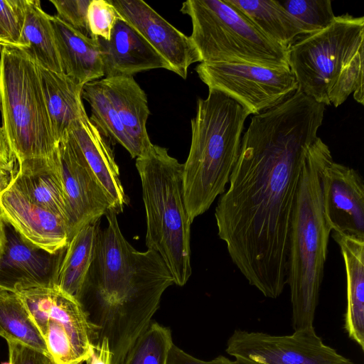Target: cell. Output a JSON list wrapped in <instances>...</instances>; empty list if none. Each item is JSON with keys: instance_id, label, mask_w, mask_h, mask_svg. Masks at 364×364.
<instances>
[{"instance_id": "5bb4252c", "label": "cell", "mask_w": 364, "mask_h": 364, "mask_svg": "<svg viewBox=\"0 0 364 364\" xmlns=\"http://www.w3.org/2000/svg\"><path fill=\"white\" fill-rule=\"evenodd\" d=\"M321 178L323 215L331 231L364 238V182L360 173L332 159Z\"/></svg>"}, {"instance_id": "f1b7e54d", "label": "cell", "mask_w": 364, "mask_h": 364, "mask_svg": "<svg viewBox=\"0 0 364 364\" xmlns=\"http://www.w3.org/2000/svg\"><path fill=\"white\" fill-rule=\"evenodd\" d=\"M173 344L170 328L151 322L132 344L120 364H168Z\"/></svg>"}, {"instance_id": "d590c367", "label": "cell", "mask_w": 364, "mask_h": 364, "mask_svg": "<svg viewBox=\"0 0 364 364\" xmlns=\"http://www.w3.org/2000/svg\"><path fill=\"white\" fill-rule=\"evenodd\" d=\"M84 364H112V355L106 339L94 345L90 358Z\"/></svg>"}, {"instance_id": "4fadbf2b", "label": "cell", "mask_w": 364, "mask_h": 364, "mask_svg": "<svg viewBox=\"0 0 364 364\" xmlns=\"http://www.w3.org/2000/svg\"><path fill=\"white\" fill-rule=\"evenodd\" d=\"M119 16L135 28L168 62L171 71L186 79L188 68L201 63L191 40L142 0H109Z\"/></svg>"}, {"instance_id": "7a4b0ae2", "label": "cell", "mask_w": 364, "mask_h": 364, "mask_svg": "<svg viewBox=\"0 0 364 364\" xmlns=\"http://www.w3.org/2000/svg\"><path fill=\"white\" fill-rule=\"evenodd\" d=\"M117 215L109 210L107 226L100 227L94 273H90L80 301L97 342L107 341L112 364H120L152 322L165 290L175 284L156 252L138 251L126 240Z\"/></svg>"}, {"instance_id": "9a60e30c", "label": "cell", "mask_w": 364, "mask_h": 364, "mask_svg": "<svg viewBox=\"0 0 364 364\" xmlns=\"http://www.w3.org/2000/svg\"><path fill=\"white\" fill-rule=\"evenodd\" d=\"M4 223L6 241L0 259V288L17 292L56 285L58 267L66 247L50 253L28 241L9 223Z\"/></svg>"}, {"instance_id": "836d02e7", "label": "cell", "mask_w": 364, "mask_h": 364, "mask_svg": "<svg viewBox=\"0 0 364 364\" xmlns=\"http://www.w3.org/2000/svg\"><path fill=\"white\" fill-rule=\"evenodd\" d=\"M9 364H54L46 354L16 341H6Z\"/></svg>"}, {"instance_id": "ba28073f", "label": "cell", "mask_w": 364, "mask_h": 364, "mask_svg": "<svg viewBox=\"0 0 364 364\" xmlns=\"http://www.w3.org/2000/svg\"><path fill=\"white\" fill-rule=\"evenodd\" d=\"M181 11L191 19L189 37L201 63L289 66L287 49L268 38L226 0H188Z\"/></svg>"}, {"instance_id": "e0dca14e", "label": "cell", "mask_w": 364, "mask_h": 364, "mask_svg": "<svg viewBox=\"0 0 364 364\" xmlns=\"http://www.w3.org/2000/svg\"><path fill=\"white\" fill-rule=\"evenodd\" d=\"M104 76H133L151 69L171 71L168 62L130 24L119 17L109 41L97 38Z\"/></svg>"}, {"instance_id": "ffe728a7", "label": "cell", "mask_w": 364, "mask_h": 364, "mask_svg": "<svg viewBox=\"0 0 364 364\" xmlns=\"http://www.w3.org/2000/svg\"><path fill=\"white\" fill-rule=\"evenodd\" d=\"M62 72L84 85L104 76L103 63L96 39L87 37L55 16H50Z\"/></svg>"}, {"instance_id": "83f0119b", "label": "cell", "mask_w": 364, "mask_h": 364, "mask_svg": "<svg viewBox=\"0 0 364 364\" xmlns=\"http://www.w3.org/2000/svg\"><path fill=\"white\" fill-rule=\"evenodd\" d=\"M82 98L90 104V119L101 134L109 142L122 145L132 158L139 157V154L127 133L101 80L84 85Z\"/></svg>"}, {"instance_id": "277c9868", "label": "cell", "mask_w": 364, "mask_h": 364, "mask_svg": "<svg viewBox=\"0 0 364 364\" xmlns=\"http://www.w3.org/2000/svg\"><path fill=\"white\" fill-rule=\"evenodd\" d=\"M250 114L235 100L209 90L191 119V143L183 169L185 205L191 223L225 191L239 157Z\"/></svg>"}, {"instance_id": "9c48e42d", "label": "cell", "mask_w": 364, "mask_h": 364, "mask_svg": "<svg viewBox=\"0 0 364 364\" xmlns=\"http://www.w3.org/2000/svg\"><path fill=\"white\" fill-rule=\"evenodd\" d=\"M16 293L43 337L54 364H84L97 336L81 302L57 285Z\"/></svg>"}, {"instance_id": "d6a6232c", "label": "cell", "mask_w": 364, "mask_h": 364, "mask_svg": "<svg viewBox=\"0 0 364 364\" xmlns=\"http://www.w3.org/2000/svg\"><path fill=\"white\" fill-rule=\"evenodd\" d=\"M91 0H50L56 16L82 35L93 38L87 23V9ZM95 39V38H93Z\"/></svg>"}, {"instance_id": "1f68e13d", "label": "cell", "mask_w": 364, "mask_h": 364, "mask_svg": "<svg viewBox=\"0 0 364 364\" xmlns=\"http://www.w3.org/2000/svg\"><path fill=\"white\" fill-rule=\"evenodd\" d=\"M119 17L109 0H91L87 9V23L93 38L109 41Z\"/></svg>"}, {"instance_id": "cb8c5ba5", "label": "cell", "mask_w": 364, "mask_h": 364, "mask_svg": "<svg viewBox=\"0 0 364 364\" xmlns=\"http://www.w3.org/2000/svg\"><path fill=\"white\" fill-rule=\"evenodd\" d=\"M273 42L288 48L308 35L304 26L277 0H226Z\"/></svg>"}, {"instance_id": "2e32d148", "label": "cell", "mask_w": 364, "mask_h": 364, "mask_svg": "<svg viewBox=\"0 0 364 364\" xmlns=\"http://www.w3.org/2000/svg\"><path fill=\"white\" fill-rule=\"evenodd\" d=\"M0 213L21 236L50 253L65 249L69 237L65 221L11 186L0 194Z\"/></svg>"}, {"instance_id": "d4e9b609", "label": "cell", "mask_w": 364, "mask_h": 364, "mask_svg": "<svg viewBox=\"0 0 364 364\" xmlns=\"http://www.w3.org/2000/svg\"><path fill=\"white\" fill-rule=\"evenodd\" d=\"M100 220L80 229L69 241L60 263L56 285L79 301L95 258Z\"/></svg>"}, {"instance_id": "4dcf8cb0", "label": "cell", "mask_w": 364, "mask_h": 364, "mask_svg": "<svg viewBox=\"0 0 364 364\" xmlns=\"http://www.w3.org/2000/svg\"><path fill=\"white\" fill-rule=\"evenodd\" d=\"M28 0H0V41L1 46L21 49L22 33Z\"/></svg>"}, {"instance_id": "603a6c76", "label": "cell", "mask_w": 364, "mask_h": 364, "mask_svg": "<svg viewBox=\"0 0 364 364\" xmlns=\"http://www.w3.org/2000/svg\"><path fill=\"white\" fill-rule=\"evenodd\" d=\"M43 97L53 132L59 141L86 111L82 101L83 85L65 75L38 66Z\"/></svg>"}, {"instance_id": "30bf717a", "label": "cell", "mask_w": 364, "mask_h": 364, "mask_svg": "<svg viewBox=\"0 0 364 364\" xmlns=\"http://www.w3.org/2000/svg\"><path fill=\"white\" fill-rule=\"evenodd\" d=\"M196 71L208 90L226 95L249 114H258L279 105L299 88L289 66L200 63Z\"/></svg>"}, {"instance_id": "7402d4cb", "label": "cell", "mask_w": 364, "mask_h": 364, "mask_svg": "<svg viewBox=\"0 0 364 364\" xmlns=\"http://www.w3.org/2000/svg\"><path fill=\"white\" fill-rule=\"evenodd\" d=\"M101 81L139 156L144 155L153 144L146 129L150 110L145 92L133 76L107 77Z\"/></svg>"}, {"instance_id": "f35d334b", "label": "cell", "mask_w": 364, "mask_h": 364, "mask_svg": "<svg viewBox=\"0 0 364 364\" xmlns=\"http://www.w3.org/2000/svg\"><path fill=\"white\" fill-rule=\"evenodd\" d=\"M6 237L5 230V223L0 213V259L4 255L5 245H6Z\"/></svg>"}, {"instance_id": "3957f363", "label": "cell", "mask_w": 364, "mask_h": 364, "mask_svg": "<svg viewBox=\"0 0 364 364\" xmlns=\"http://www.w3.org/2000/svg\"><path fill=\"white\" fill-rule=\"evenodd\" d=\"M333 159L327 144L317 137L304 159L291 215L288 244L287 280L294 331L314 327L331 230L323 211L321 174Z\"/></svg>"}, {"instance_id": "6da1fadb", "label": "cell", "mask_w": 364, "mask_h": 364, "mask_svg": "<svg viewBox=\"0 0 364 364\" xmlns=\"http://www.w3.org/2000/svg\"><path fill=\"white\" fill-rule=\"evenodd\" d=\"M325 106L299 88L255 114L242 136L229 187L215 211L219 237L248 283L265 297L287 285L288 244L304 159Z\"/></svg>"}, {"instance_id": "f546056e", "label": "cell", "mask_w": 364, "mask_h": 364, "mask_svg": "<svg viewBox=\"0 0 364 364\" xmlns=\"http://www.w3.org/2000/svg\"><path fill=\"white\" fill-rule=\"evenodd\" d=\"M279 2L304 26L309 34L324 29L336 17L330 0H287Z\"/></svg>"}, {"instance_id": "5b68a950", "label": "cell", "mask_w": 364, "mask_h": 364, "mask_svg": "<svg viewBox=\"0 0 364 364\" xmlns=\"http://www.w3.org/2000/svg\"><path fill=\"white\" fill-rule=\"evenodd\" d=\"M364 17L336 16L324 29L287 48L299 89L316 102L337 107L353 94L363 105Z\"/></svg>"}, {"instance_id": "e575fe53", "label": "cell", "mask_w": 364, "mask_h": 364, "mask_svg": "<svg viewBox=\"0 0 364 364\" xmlns=\"http://www.w3.org/2000/svg\"><path fill=\"white\" fill-rule=\"evenodd\" d=\"M168 364H240L235 360H232L224 355H219L215 358L205 361L198 359L182 349L179 348L175 344L172 346Z\"/></svg>"}, {"instance_id": "52a82bcc", "label": "cell", "mask_w": 364, "mask_h": 364, "mask_svg": "<svg viewBox=\"0 0 364 364\" xmlns=\"http://www.w3.org/2000/svg\"><path fill=\"white\" fill-rule=\"evenodd\" d=\"M0 111L2 127L18 163L53 156V132L38 66L21 49L1 46Z\"/></svg>"}, {"instance_id": "484cf974", "label": "cell", "mask_w": 364, "mask_h": 364, "mask_svg": "<svg viewBox=\"0 0 364 364\" xmlns=\"http://www.w3.org/2000/svg\"><path fill=\"white\" fill-rule=\"evenodd\" d=\"M21 48L39 67L63 73L50 16L38 0H28Z\"/></svg>"}, {"instance_id": "7c38bea8", "label": "cell", "mask_w": 364, "mask_h": 364, "mask_svg": "<svg viewBox=\"0 0 364 364\" xmlns=\"http://www.w3.org/2000/svg\"><path fill=\"white\" fill-rule=\"evenodd\" d=\"M56 155L64 191L70 241L83 227L100 220L114 209L70 130L59 141Z\"/></svg>"}, {"instance_id": "8992f818", "label": "cell", "mask_w": 364, "mask_h": 364, "mask_svg": "<svg viewBox=\"0 0 364 364\" xmlns=\"http://www.w3.org/2000/svg\"><path fill=\"white\" fill-rule=\"evenodd\" d=\"M146 217V245L156 252L182 287L191 275V225L183 191V164L152 144L136 159Z\"/></svg>"}, {"instance_id": "ac0fdd59", "label": "cell", "mask_w": 364, "mask_h": 364, "mask_svg": "<svg viewBox=\"0 0 364 364\" xmlns=\"http://www.w3.org/2000/svg\"><path fill=\"white\" fill-rule=\"evenodd\" d=\"M88 165L109 196L114 211H123L127 203L118 166L109 141L92 123L87 113L70 129Z\"/></svg>"}, {"instance_id": "ab89813d", "label": "cell", "mask_w": 364, "mask_h": 364, "mask_svg": "<svg viewBox=\"0 0 364 364\" xmlns=\"http://www.w3.org/2000/svg\"><path fill=\"white\" fill-rule=\"evenodd\" d=\"M2 46V43H1V41H0V46Z\"/></svg>"}, {"instance_id": "74e56055", "label": "cell", "mask_w": 364, "mask_h": 364, "mask_svg": "<svg viewBox=\"0 0 364 364\" xmlns=\"http://www.w3.org/2000/svg\"><path fill=\"white\" fill-rule=\"evenodd\" d=\"M16 157L11 150L7 136L2 127H0V161L15 162Z\"/></svg>"}, {"instance_id": "44dd1931", "label": "cell", "mask_w": 364, "mask_h": 364, "mask_svg": "<svg viewBox=\"0 0 364 364\" xmlns=\"http://www.w3.org/2000/svg\"><path fill=\"white\" fill-rule=\"evenodd\" d=\"M344 261L346 309L344 328L348 337L364 350V238L332 232Z\"/></svg>"}, {"instance_id": "4316f807", "label": "cell", "mask_w": 364, "mask_h": 364, "mask_svg": "<svg viewBox=\"0 0 364 364\" xmlns=\"http://www.w3.org/2000/svg\"><path fill=\"white\" fill-rule=\"evenodd\" d=\"M0 336L6 341L21 343L50 357L45 340L21 297L16 292L1 288Z\"/></svg>"}, {"instance_id": "8fae6325", "label": "cell", "mask_w": 364, "mask_h": 364, "mask_svg": "<svg viewBox=\"0 0 364 364\" xmlns=\"http://www.w3.org/2000/svg\"><path fill=\"white\" fill-rule=\"evenodd\" d=\"M225 351L240 364H354L326 345L314 327L287 336L236 329Z\"/></svg>"}, {"instance_id": "8d00e7d4", "label": "cell", "mask_w": 364, "mask_h": 364, "mask_svg": "<svg viewBox=\"0 0 364 364\" xmlns=\"http://www.w3.org/2000/svg\"><path fill=\"white\" fill-rule=\"evenodd\" d=\"M14 164L15 162L0 161V194L9 189L13 183L16 172Z\"/></svg>"}, {"instance_id": "d6986e66", "label": "cell", "mask_w": 364, "mask_h": 364, "mask_svg": "<svg viewBox=\"0 0 364 364\" xmlns=\"http://www.w3.org/2000/svg\"><path fill=\"white\" fill-rule=\"evenodd\" d=\"M18 164L11 186L31 203L61 218L66 224L65 196L56 151L51 157L30 159Z\"/></svg>"}]
</instances>
